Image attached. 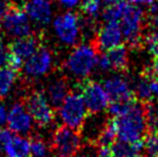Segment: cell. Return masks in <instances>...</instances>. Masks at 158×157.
Listing matches in <instances>:
<instances>
[{
    "label": "cell",
    "instance_id": "obj_15",
    "mask_svg": "<svg viewBox=\"0 0 158 157\" xmlns=\"http://www.w3.org/2000/svg\"><path fill=\"white\" fill-rule=\"evenodd\" d=\"M7 124L8 128L12 133H28L31 128L32 124V118L30 113L28 112L26 105L23 104L22 100H20L18 103L13 105V108L10 109L7 117Z\"/></svg>",
    "mask_w": 158,
    "mask_h": 157
},
{
    "label": "cell",
    "instance_id": "obj_28",
    "mask_svg": "<svg viewBox=\"0 0 158 157\" xmlns=\"http://www.w3.org/2000/svg\"><path fill=\"white\" fill-rule=\"evenodd\" d=\"M98 155V146L96 143L82 142L80 149L73 157H97Z\"/></svg>",
    "mask_w": 158,
    "mask_h": 157
},
{
    "label": "cell",
    "instance_id": "obj_4",
    "mask_svg": "<svg viewBox=\"0 0 158 157\" xmlns=\"http://www.w3.org/2000/svg\"><path fill=\"white\" fill-rule=\"evenodd\" d=\"M57 112H59L62 122L66 126L79 132L81 131L84 120L89 114L79 89H70L69 94L64 100Z\"/></svg>",
    "mask_w": 158,
    "mask_h": 157
},
{
    "label": "cell",
    "instance_id": "obj_38",
    "mask_svg": "<svg viewBox=\"0 0 158 157\" xmlns=\"http://www.w3.org/2000/svg\"><path fill=\"white\" fill-rule=\"evenodd\" d=\"M136 157H147V156H145V155H141V154H140V155H137Z\"/></svg>",
    "mask_w": 158,
    "mask_h": 157
},
{
    "label": "cell",
    "instance_id": "obj_34",
    "mask_svg": "<svg viewBox=\"0 0 158 157\" xmlns=\"http://www.w3.org/2000/svg\"><path fill=\"white\" fill-rule=\"evenodd\" d=\"M9 1L10 0H0V20L4 16V14L6 13V11L9 6Z\"/></svg>",
    "mask_w": 158,
    "mask_h": 157
},
{
    "label": "cell",
    "instance_id": "obj_11",
    "mask_svg": "<svg viewBox=\"0 0 158 157\" xmlns=\"http://www.w3.org/2000/svg\"><path fill=\"white\" fill-rule=\"evenodd\" d=\"M54 29L64 43L75 45L79 42L81 34V22L76 14L67 12L54 20Z\"/></svg>",
    "mask_w": 158,
    "mask_h": 157
},
{
    "label": "cell",
    "instance_id": "obj_39",
    "mask_svg": "<svg viewBox=\"0 0 158 157\" xmlns=\"http://www.w3.org/2000/svg\"><path fill=\"white\" fill-rule=\"evenodd\" d=\"M0 44H1V30H0Z\"/></svg>",
    "mask_w": 158,
    "mask_h": 157
},
{
    "label": "cell",
    "instance_id": "obj_37",
    "mask_svg": "<svg viewBox=\"0 0 158 157\" xmlns=\"http://www.w3.org/2000/svg\"><path fill=\"white\" fill-rule=\"evenodd\" d=\"M152 0H131L132 4H149Z\"/></svg>",
    "mask_w": 158,
    "mask_h": 157
},
{
    "label": "cell",
    "instance_id": "obj_17",
    "mask_svg": "<svg viewBox=\"0 0 158 157\" xmlns=\"http://www.w3.org/2000/svg\"><path fill=\"white\" fill-rule=\"evenodd\" d=\"M28 18L40 24H46L52 16L51 0H26L22 6Z\"/></svg>",
    "mask_w": 158,
    "mask_h": 157
},
{
    "label": "cell",
    "instance_id": "obj_13",
    "mask_svg": "<svg viewBox=\"0 0 158 157\" xmlns=\"http://www.w3.org/2000/svg\"><path fill=\"white\" fill-rule=\"evenodd\" d=\"M42 44H43L42 34L31 32L27 36L15 38L8 44L7 48L13 56L21 59L24 62V60H27L32 53L38 50Z\"/></svg>",
    "mask_w": 158,
    "mask_h": 157
},
{
    "label": "cell",
    "instance_id": "obj_27",
    "mask_svg": "<svg viewBox=\"0 0 158 157\" xmlns=\"http://www.w3.org/2000/svg\"><path fill=\"white\" fill-rule=\"evenodd\" d=\"M144 149L150 157H158V133H147Z\"/></svg>",
    "mask_w": 158,
    "mask_h": 157
},
{
    "label": "cell",
    "instance_id": "obj_30",
    "mask_svg": "<svg viewBox=\"0 0 158 157\" xmlns=\"http://www.w3.org/2000/svg\"><path fill=\"white\" fill-rule=\"evenodd\" d=\"M12 136V132L7 129H0V149H4L5 143L7 142V140Z\"/></svg>",
    "mask_w": 158,
    "mask_h": 157
},
{
    "label": "cell",
    "instance_id": "obj_32",
    "mask_svg": "<svg viewBox=\"0 0 158 157\" xmlns=\"http://www.w3.org/2000/svg\"><path fill=\"white\" fill-rule=\"evenodd\" d=\"M97 157H114L110 147H98Z\"/></svg>",
    "mask_w": 158,
    "mask_h": 157
},
{
    "label": "cell",
    "instance_id": "obj_18",
    "mask_svg": "<svg viewBox=\"0 0 158 157\" xmlns=\"http://www.w3.org/2000/svg\"><path fill=\"white\" fill-rule=\"evenodd\" d=\"M69 91L70 86L66 75L58 76L48 83V89H46V95H48L46 98L56 112L60 108V105L62 104V102L69 94Z\"/></svg>",
    "mask_w": 158,
    "mask_h": 157
},
{
    "label": "cell",
    "instance_id": "obj_24",
    "mask_svg": "<svg viewBox=\"0 0 158 157\" xmlns=\"http://www.w3.org/2000/svg\"><path fill=\"white\" fill-rule=\"evenodd\" d=\"M126 6V1L123 0L119 4L106 5L105 9L103 11V19L107 21H117L119 22L123 14V9Z\"/></svg>",
    "mask_w": 158,
    "mask_h": 157
},
{
    "label": "cell",
    "instance_id": "obj_3",
    "mask_svg": "<svg viewBox=\"0 0 158 157\" xmlns=\"http://www.w3.org/2000/svg\"><path fill=\"white\" fill-rule=\"evenodd\" d=\"M144 13L135 4L126 2L123 14L120 19L123 39L129 49L143 48V27Z\"/></svg>",
    "mask_w": 158,
    "mask_h": 157
},
{
    "label": "cell",
    "instance_id": "obj_33",
    "mask_svg": "<svg viewBox=\"0 0 158 157\" xmlns=\"http://www.w3.org/2000/svg\"><path fill=\"white\" fill-rule=\"evenodd\" d=\"M6 106L2 104V102L0 100V126H2L6 122Z\"/></svg>",
    "mask_w": 158,
    "mask_h": 157
},
{
    "label": "cell",
    "instance_id": "obj_8",
    "mask_svg": "<svg viewBox=\"0 0 158 157\" xmlns=\"http://www.w3.org/2000/svg\"><path fill=\"white\" fill-rule=\"evenodd\" d=\"M5 31L13 37H23L31 34V26L28 15L16 2L9 1V6L1 18Z\"/></svg>",
    "mask_w": 158,
    "mask_h": 157
},
{
    "label": "cell",
    "instance_id": "obj_5",
    "mask_svg": "<svg viewBox=\"0 0 158 157\" xmlns=\"http://www.w3.org/2000/svg\"><path fill=\"white\" fill-rule=\"evenodd\" d=\"M82 144V138L79 131L61 125L52 133L50 151L52 157H73Z\"/></svg>",
    "mask_w": 158,
    "mask_h": 157
},
{
    "label": "cell",
    "instance_id": "obj_21",
    "mask_svg": "<svg viewBox=\"0 0 158 157\" xmlns=\"http://www.w3.org/2000/svg\"><path fill=\"white\" fill-rule=\"evenodd\" d=\"M18 74V72H15L9 67L0 68V100H4L8 95L9 90L12 89L16 80Z\"/></svg>",
    "mask_w": 158,
    "mask_h": 157
},
{
    "label": "cell",
    "instance_id": "obj_29",
    "mask_svg": "<svg viewBox=\"0 0 158 157\" xmlns=\"http://www.w3.org/2000/svg\"><path fill=\"white\" fill-rule=\"evenodd\" d=\"M9 60V50L7 46H4L0 44V68L1 67H7Z\"/></svg>",
    "mask_w": 158,
    "mask_h": 157
},
{
    "label": "cell",
    "instance_id": "obj_25",
    "mask_svg": "<svg viewBox=\"0 0 158 157\" xmlns=\"http://www.w3.org/2000/svg\"><path fill=\"white\" fill-rule=\"evenodd\" d=\"M143 46L148 49V52L152 57L158 56V30L151 29L148 35H143Z\"/></svg>",
    "mask_w": 158,
    "mask_h": 157
},
{
    "label": "cell",
    "instance_id": "obj_14",
    "mask_svg": "<svg viewBox=\"0 0 158 157\" xmlns=\"http://www.w3.org/2000/svg\"><path fill=\"white\" fill-rule=\"evenodd\" d=\"M109 119H110V116L105 111L98 112V113H89L80 131L82 142L96 143L98 136L101 135L102 131L106 126Z\"/></svg>",
    "mask_w": 158,
    "mask_h": 157
},
{
    "label": "cell",
    "instance_id": "obj_12",
    "mask_svg": "<svg viewBox=\"0 0 158 157\" xmlns=\"http://www.w3.org/2000/svg\"><path fill=\"white\" fill-rule=\"evenodd\" d=\"M123 40V31L120 23L117 21H107L98 30L96 37L91 40V44L99 54L107 51L109 49L121 44Z\"/></svg>",
    "mask_w": 158,
    "mask_h": 157
},
{
    "label": "cell",
    "instance_id": "obj_7",
    "mask_svg": "<svg viewBox=\"0 0 158 157\" xmlns=\"http://www.w3.org/2000/svg\"><path fill=\"white\" fill-rule=\"evenodd\" d=\"M76 89H79L81 92L89 113L106 111L110 104V100L102 84L87 78L76 83Z\"/></svg>",
    "mask_w": 158,
    "mask_h": 157
},
{
    "label": "cell",
    "instance_id": "obj_9",
    "mask_svg": "<svg viewBox=\"0 0 158 157\" xmlns=\"http://www.w3.org/2000/svg\"><path fill=\"white\" fill-rule=\"evenodd\" d=\"M128 48L126 44H119L109 49L105 53H99L97 58L96 67L102 70H114L119 73H126L128 70Z\"/></svg>",
    "mask_w": 158,
    "mask_h": 157
},
{
    "label": "cell",
    "instance_id": "obj_20",
    "mask_svg": "<svg viewBox=\"0 0 158 157\" xmlns=\"http://www.w3.org/2000/svg\"><path fill=\"white\" fill-rule=\"evenodd\" d=\"M114 157H136L144 149V140L129 143L123 140H115L110 147Z\"/></svg>",
    "mask_w": 158,
    "mask_h": 157
},
{
    "label": "cell",
    "instance_id": "obj_23",
    "mask_svg": "<svg viewBox=\"0 0 158 157\" xmlns=\"http://www.w3.org/2000/svg\"><path fill=\"white\" fill-rule=\"evenodd\" d=\"M30 157H48L51 155L50 148L40 136L30 138Z\"/></svg>",
    "mask_w": 158,
    "mask_h": 157
},
{
    "label": "cell",
    "instance_id": "obj_10",
    "mask_svg": "<svg viewBox=\"0 0 158 157\" xmlns=\"http://www.w3.org/2000/svg\"><path fill=\"white\" fill-rule=\"evenodd\" d=\"M27 76L40 78L53 70V53L48 48L40 45L38 50L27 59L23 65Z\"/></svg>",
    "mask_w": 158,
    "mask_h": 157
},
{
    "label": "cell",
    "instance_id": "obj_1",
    "mask_svg": "<svg viewBox=\"0 0 158 157\" xmlns=\"http://www.w3.org/2000/svg\"><path fill=\"white\" fill-rule=\"evenodd\" d=\"M113 120L119 140L135 143L144 140V136L148 133L144 103L139 100L126 112L114 117Z\"/></svg>",
    "mask_w": 158,
    "mask_h": 157
},
{
    "label": "cell",
    "instance_id": "obj_31",
    "mask_svg": "<svg viewBox=\"0 0 158 157\" xmlns=\"http://www.w3.org/2000/svg\"><path fill=\"white\" fill-rule=\"evenodd\" d=\"M149 70H150L151 76L158 80V56L157 57H154L152 64H151V66H149Z\"/></svg>",
    "mask_w": 158,
    "mask_h": 157
},
{
    "label": "cell",
    "instance_id": "obj_19",
    "mask_svg": "<svg viewBox=\"0 0 158 157\" xmlns=\"http://www.w3.org/2000/svg\"><path fill=\"white\" fill-rule=\"evenodd\" d=\"M4 150L7 157H30V140L12 134L5 143Z\"/></svg>",
    "mask_w": 158,
    "mask_h": 157
},
{
    "label": "cell",
    "instance_id": "obj_35",
    "mask_svg": "<svg viewBox=\"0 0 158 157\" xmlns=\"http://www.w3.org/2000/svg\"><path fill=\"white\" fill-rule=\"evenodd\" d=\"M79 1L80 0H59L60 4L64 5V6H66V7H69V8L76 6V5L79 4Z\"/></svg>",
    "mask_w": 158,
    "mask_h": 157
},
{
    "label": "cell",
    "instance_id": "obj_6",
    "mask_svg": "<svg viewBox=\"0 0 158 157\" xmlns=\"http://www.w3.org/2000/svg\"><path fill=\"white\" fill-rule=\"evenodd\" d=\"M23 104L26 105L28 112L32 120L38 127H48L54 120L56 111L50 105L45 94L40 90H31L22 97Z\"/></svg>",
    "mask_w": 158,
    "mask_h": 157
},
{
    "label": "cell",
    "instance_id": "obj_36",
    "mask_svg": "<svg viewBox=\"0 0 158 157\" xmlns=\"http://www.w3.org/2000/svg\"><path fill=\"white\" fill-rule=\"evenodd\" d=\"M123 0H103V2L105 5H114V4H119Z\"/></svg>",
    "mask_w": 158,
    "mask_h": 157
},
{
    "label": "cell",
    "instance_id": "obj_16",
    "mask_svg": "<svg viewBox=\"0 0 158 157\" xmlns=\"http://www.w3.org/2000/svg\"><path fill=\"white\" fill-rule=\"evenodd\" d=\"M103 87L105 89L110 102L137 100L134 90L129 88L126 78L123 76H113L107 78L104 81Z\"/></svg>",
    "mask_w": 158,
    "mask_h": 157
},
{
    "label": "cell",
    "instance_id": "obj_22",
    "mask_svg": "<svg viewBox=\"0 0 158 157\" xmlns=\"http://www.w3.org/2000/svg\"><path fill=\"white\" fill-rule=\"evenodd\" d=\"M117 128H115V124H114L113 118L110 117L109 121L104 127V129L102 131L101 135L98 136L96 141V144L98 147H111L112 143L117 140Z\"/></svg>",
    "mask_w": 158,
    "mask_h": 157
},
{
    "label": "cell",
    "instance_id": "obj_26",
    "mask_svg": "<svg viewBox=\"0 0 158 157\" xmlns=\"http://www.w3.org/2000/svg\"><path fill=\"white\" fill-rule=\"evenodd\" d=\"M103 0H83L81 4V9L89 18H96L101 11Z\"/></svg>",
    "mask_w": 158,
    "mask_h": 157
},
{
    "label": "cell",
    "instance_id": "obj_2",
    "mask_svg": "<svg viewBox=\"0 0 158 157\" xmlns=\"http://www.w3.org/2000/svg\"><path fill=\"white\" fill-rule=\"evenodd\" d=\"M98 52L92 44H80L76 45L69 53L65 62L67 73L76 83L89 78L94 68L96 67Z\"/></svg>",
    "mask_w": 158,
    "mask_h": 157
}]
</instances>
